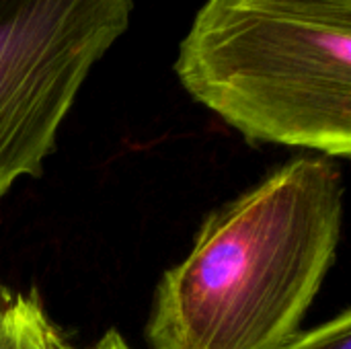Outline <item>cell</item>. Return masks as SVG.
Here are the masks:
<instances>
[{"label": "cell", "mask_w": 351, "mask_h": 349, "mask_svg": "<svg viewBox=\"0 0 351 349\" xmlns=\"http://www.w3.org/2000/svg\"><path fill=\"white\" fill-rule=\"evenodd\" d=\"M343 173L298 156L224 204L158 282L150 349H280L302 327L337 255Z\"/></svg>", "instance_id": "cell-1"}, {"label": "cell", "mask_w": 351, "mask_h": 349, "mask_svg": "<svg viewBox=\"0 0 351 349\" xmlns=\"http://www.w3.org/2000/svg\"><path fill=\"white\" fill-rule=\"evenodd\" d=\"M58 349H132L128 346V341H125V337L123 335H119L117 331H107L101 339H97L93 346H88V348H72V346H68V341L64 339Z\"/></svg>", "instance_id": "cell-5"}, {"label": "cell", "mask_w": 351, "mask_h": 349, "mask_svg": "<svg viewBox=\"0 0 351 349\" xmlns=\"http://www.w3.org/2000/svg\"><path fill=\"white\" fill-rule=\"evenodd\" d=\"M183 88L251 142L351 154V0H208Z\"/></svg>", "instance_id": "cell-2"}, {"label": "cell", "mask_w": 351, "mask_h": 349, "mask_svg": "<svg viewBox=\"0 0 351 349\" xmlns=\"http://www.w3.org/2000/svg\"><path fill=\"white\" fill-rule=\"evenodd\" d=\"M134 0H0V197L37 177Z\"/></svg>", "instance_id": "cell-3"}, {"label": "cell", "mask_w": 351, "mask_h": 349, "mask_svg": "<svg viewBox=\"0 0 351 349\" xmlns=\"http://www.w3.org/2000/svg\"><path fill=\"white\" fill-rule=\"evenodd\" d=\"M280 349H351V313L343 311L308 331H298Z\"/></svg>", "instance_id": "cell-4"}]
</instances>
